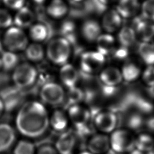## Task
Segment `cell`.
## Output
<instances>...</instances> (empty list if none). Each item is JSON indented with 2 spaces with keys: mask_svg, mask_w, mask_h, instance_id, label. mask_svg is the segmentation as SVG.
Here are the masks:
<instances>
[{
  "mask_svg": "<svg viewBox=\"0 0 154 154\" xmlns=\"http://www.w3.org/2000/svg\"><path fill=\"white\" fill-rule=\"evenodd\" d=\"M17 130L28 138L43 135L49 126V115L44 104L31 100L22 104L16 117Z\"/></svg>",
  "mask_w": 154,
  "mask_h": 154,
  "instance_id": "6da1fadb",
  "label": "cell"
},
{
  "mask_svg": "<svg viewBox=\"0 0 154 154\" xmlns=\"http://www.w3.org/2000/svg\"><path fill=\"white\" fill-rule=\"evenodd\" d=\"M140 11L144 19L154 23V0H144Z\"/></svg>",
  "mask_w": 154,
  "mask_h": 154,
  "instance_id": "1f68e13d",
  "label": "cell"
},
{
  "mask_svg": "<svg viewBox=\"0 0 154 154\" xmlns=\"http://www.w3.org/2000/svg\"><path fill=\"white\" fill-rule=\"evenodd\" d=\"M72 1H73V2H82L84 0H72Z\"/></svg>",
  "mask_w": 154,
  "mask_h": 154,
  "instance_id": "f6af8a7d",
  "label": "cell"
},
{
  "mask_svg": "<svg viewBox=\"0 0 154 154\" xmlns=\"http://www.w3.org/2000/svg\"><path fill=\"white\" fill-rule=\"evenodd\" d=\"M35 154H59L55 146L49 144H45L40 146L37 150Z\"/></svg>",
  "mask_w": 154,
  "mask_h": 154,
  "instance_id": "d590c367",
  "label": "cell"
},
{
  "mask_svg": "<svg viewBox=\"0 0 154 154\" xmlns=\"http://www.w3.org/2000/svg\"><path fill=\"white\" fill-rule=\"evenodd\" d=\"M98 2L103 6H107L111 4L114 0H97Z\"/></svg>",
  "mask_w": 154,
  "mask_h": 154,
  "instance_id": "74e56055",
  "label": "cell"
},
{
  "mask_svg": "<svg viewBox=\"0 0 154 154\" xmlns=\"http://www.w3.org/2000/svg\"><path fill=\"white\" fill-rule=\"evenodd\" d=\"M138 54L147 66H154V44L151 42H141L138 48Z\"/></svg>",
  "mask_w": 154,
  "mask_h": 154,
  "instance_id": "4316f807",
  "label": "cell"
},
{
  "mask_svg": "<svg viewBox=\"0 0 154 154\" xmlns=\"http://www.w3.org/2000/svg\"><path fill=\"white\" fill-rule=\"evenodd\" d=\"M40 96L44 103L56 106L64 101L66 93L61 85L54 81H49L41 87Z\"/></svg>",
  "mask_w": 154,
  "mask_h": 154,
  "instance_id": "52a82bcc",
  "label": "cell"
},
{
  "mask_svg": "<svg viewBox=\"0 0 154 154\" xmlns=\"http://www.w3.org/2000/svg\"><path fill=\"white\" fill-rule=\"evenodd\" d=\"M13 23V17L5 9L0 8V28H10Z\"/></svg>",
  "mask_w": 154,
  "mask_h": 154,
  "instance_id": "e575fe53",
  "label": "cell"
},
{
  "mask_svg": "<svg viewBox=\"0 0 154 154\" xmlns=\"http://www.w3.org/2000/svg\"><path fill=\"white\" fill-rule=\"evenodd\" d=\"M2 2L7 7L17 11L24 7L25 0H2Z\"/></svg>",
  "mask_w": 154,
  "mask_h": 154,
  "instance_id": "8d00e7d4",
  "label": "cell"
},
{
  "mask_svg": "<svg viewBox=\"0 0 154 154\" xmlns=\"http://www.w3.org/2000/svg\"><path fill=\"white\" fill-rule=\"evenodd\" d=\"M15 131L7 123H0V153L7 151L14 144Z\"/></svg>",
  "mask_w": 154,
  "mask_h": 154,
  "instance_id": "ac0fdd59",
  "label": "cell"
},
{
  "mask_svg": "<svg viewBox=\"0 0 154 154\" xmlns=\"http://www.w3.org/2000/svg\"><path fill=\"white\" fill-rule=\"evenodd\" d=\"M137 39L141 42H149L154 38V23L146 19L139 21L135 28Z\"/></svg>",
  "mask_w": 154,
  "mask_h": 154,
  "instance_id": "44dd1931",
  "label": "cell"
},
{
  "mask_svg": "<svg viewBox=\"0 0 154 154\" xmlns=\"http://www.w3.org/2000/svg\"><path fill=\"white\" fill-rule=\"evenodd\" d=\"M94 127L100 133L111 134L117 128L118 118L111 111H102L97 112L93 120Z\"/></svg>",
  "mask_w": 154,
  "mask_h": 154,
  "instance_id": "ba28073f",
  "label": "cell"
},
{
  "mask_svg": "<svg viewBox=\"0 0 154 154\" xmlns=\"http://www.w3.org/2000/svg\"><path fill=\"white\" fill-rule=\"evenodd\" d=\"M69 121L78 129H82L88 123L91 114L88 109L81 104L69 106L67 112Z\"/></svg>",
  "mask_w": 154,
  "mask_h": 154,
  "instance_id": "30bf717a",
  "label": "cell"
},
{
  "mask_svg": "<svg viewBox=\"0 0 154 154\" xmlns=\"http://www.w3.org/2000/svg\"><path fill=\"white\" fill-rule=\"evenodd\" d=\"M109 141L115 153H128L135 149V137L126 129H116L111 134Z\"/></svg>",
  "mask_w": 154,
  "mask_h": 154,
  "instance_id": "3957f363",
  "label": "cell"
},
{
  "mask_svg": "<svg viewBox=\"0 0 154 154\" xmlns=\"http://www.w3.org/2000/svg\"><path fill=\"white\" fill-rule=\"evenodd\" d=\"M0 98L4 103L5 111H12L20 105L23 98L22 89L14 85H7L0 90Z\"/></svg>",
  "mask_w": 154,
  "mask_h": 154,
  "instance_id": "9c48e42d",
  "label": "cell"
},
{
  "mask_svg": "<svg viewBox=\"0 0 154 154\" xmlns=\"http://www.w3.org/2000/svg\"><path fill=\"white\" fill-rule=\"evenodd\" d=\"M123 81L128 82H132L141 75L140 67L134 62L127 61L123 64L120 69Z\"/></svg>",
  "mask_w": 154,
  "mask_h": 154,
  "instance_id": "d4e9b609",
  "label": "cell"
},
{
  "mask_svg": "<svg viewBox=\"0 0 154 154\" xmlns=\"http://www.w3.org/2000/svg\"><path fill=\"white\" fill-rule=\"evenodd\" d=\"M137 40L134 28L129 26H123L117 31V41L120 46L129 48L133 46Z\"/></svg>",
  "mask_w": 154,
  "mask_h": 154,
  "instance_id": "cb8c5ba5",
  "label": "cell"
},
{
  "mask_svg": "<svg viewBox=\"0 0 154 154\" xmlns=\"http://www.w3.org/2000/svg\"><path fill=\"white\" fill-rule=\"evenodd\" d=\"M11 78L14 85L22 90L30 87L35 82L38 78V72L31 64L23 63L13 70Z\"/></svg>",
  "mask_w": 154,
  "mask_h": 154,
  "instance_id": "277c9868",
  "label": "cell"
},
{
  "mask_svg": "<svg viewBox=\"0 0 154 154\" xmlns=\"http://www.w3.org/2000/svg\"><path fill=\"white\" fill-rule=\"evenodd\" d=\"M102 30L100 22L93 18L85 19L81 26V35L88 42L95 43L102 34Z\"/></svg>",
  "mask_w": 154,
  "mask_h": 154,
  "instance_id": "5bb4252c",
  "label": "cell"
},
{
  "mask_svg": "<svg viewBox=\"0 0 154 154\" xmlns=\"http://www.w3.org/2000/svg\"><path fill=\"white\" fill-rule=\"evenodd\" d=\"M87 147L93 154H104L111 149L109 137L100 132L93 134L89 138Z\"/></svg>",
  "mask_w": 154,
  "mask_h": 154,
  "instance_id": "8fae6325",
  "label": "cell"
},
{
  "mask_svg": "<svg viewBox=\"0 0 154 154\" xmlns=\"http://www.w3.org/2000/svg\"><path fill=\"white\" fill-rule=\"evenodd\" d=\"M35 152L34 143L26 140L17 142L13 150V154H35Z\"/></svg>",
  "mask_w": 154,
  "mask_h": 154,
  "instance_id": "4dcf8cb0",
  "label": "cell"
},
{
  "mask_svg": "<svg viewBox=\"0 0 154 154\" xmlns=\"http://www.w3.org/2000/svg\"><path fill=\"white\" fill-rule=\"evenodd\" d=\"M66 97H67L70 105L78 104L84 98V93L82 90L75 86L70 88H68V91Z\"/></svg>",
  "mask_w": 154,
  "mask_h": 154,
  "instance_id": "d6a6232c",
  "label": "cell"
},
{
  "mask_svg": "<svg viewBox=\"0 0 154 154\" xmlns=\"http://www.w3.org/2000/svg\"><path fill=\"white\" fill-rule=\"evenodd\" d=\"M154 147V138L149 134L141 133L135 137V148L141 152L147 153Z\"/></svg>",
  "mask_w": 154,
  "mask_h": 154,
  "instance_id": "f1b7e54d",
  "label": "cell"
},
{
  "mask_svg": "<svg viewBox=\"0 0 154 154\" xmlns=\"http://www.w3.org/2000/svg\"><path fill=\"white\" fill-rule=\"evenodd\" d=\"M4 45H3V43L0 40V54H2L4 52Z\"/></svg>",
  "mask_w": 154,
  "mask_h": 154,
  "instance_id": "b9f144b4",
  "label": "cell"
},
{
  "mask_svg": "<svg viewBox=\"0 0 154 154\" xmlns=\"http://www.w3.org/2000/svg\"><path fill=\"white\" fill-rule=\"evenodd\" d=\"M35 14L28 7H23L17 11L13 17V23L21 29L29 28L34 23Z\"/></svg>",
  "mask_w": 154,
  "mask_h": 154,
  "instance_id": "ffe728a7",
  "label": "cell"
},
{
  "mask_svg": "<svg viewBox=\"0 0 154 154\" xmlns=\"http://www.w3.org/2000/svg\"><path fill=\"white\" fill-rule=\"evenodd\" d=\"M48 15L54 19L63 18L68 13V5L64 0H51L46 9Z\"/></svg>",
  "mask_w": 154,
  "mask_h": 154,
  "instance_id": "603a6c76",
  "label": "cell"
},
{
  "mask_svg": "<svg viewBox=\"0 0 154 154\" xmlns=\"http://www.w3.org/2000/svg\"><path fill=\"white\" fill-rule=\"evenodd\" d=\"M2 63V68L5 71L14 70L19 65V57L14 52L6 51L0 57Z\"/></svg>",
  "mask_w": 154,
  "mask_h": 154,
  "instance_id": "f546056e",
  "label": "cell"
},
{
  "mask_svg": "<svg viewBox=\"0 0 154 154\" xmlns=\"http://www.w3.org/2000/svg\"><path fill=\"white\" fill-rule=\"evenodd\" d=\"M25 52L27 59L34 63L42 61L46 56L45 49L40 43L36 42L28 44Z\"/></svg>",
  "mask_w": 154,
  "mask_h": 154,
  "instance_id": "484cf974",
  "label": "cell"
},
{
  "mask_svg": "<svg viewBox=\"0 0 154 154\" xmlns=\"http://www.w3.org/2000/svg\"><path fill=\"white\" fill-rule=\"evenodd\" d=\"M76 142V136L72 131H64L57 139L55 147L59 154H72Z\"/></svg>",
  "mask_w": 154,
  "mask_h": 154,
  "instance_id": "9a60e30c",
  "label": "cell"
},
{
  "mask_svg": "<svg viewBox=\"0 0 154 154\" xmlns=\"http://www.w3.org/2000/svg\"><path fill=\"white\" fill-rule=\"evenodd\" d=\"M45 52L46 57L52 64L61 66L68 63L72 54V47L66 38L57 37L49 42Z\"/></svg>",
  "mask_w": 154,
  "mask_h": 154,
  "instance_id": "7a4b0ae2",
  "label": "cell"
},
{
  "mask_svg": "<svg viewBox=\"0 0 154 154\" xmlns=\"http://www.w3.org/2000/svg\"><path fill=\"white\" fill-rule=\"evenodd\" d=\"M3 45L7 51H25L28 45V38L23 30L17 26H11L4 35Z\"/></svg>",
  "mask_w": 154,
  "mask_h": 154,
  "instance_id": "8992f818",
  "label": "cell"
},
{
  "mask_svg": "<svg viewBox=\"0 0 154 154\" xmlns=\"http://www.w3.org/2000/svg\"><path fill=\"white\" fill-rule=\"evenodd\" d=\"M69 122L67 112L60 109H55L49 116V126L57 132L66 131Z\"/></svg>",
  "mask_w": 154,
  "mask_h": 154,
  "instance_id": "d6986e66",
  "label": "cell"
},
{
  "mask_svg": "<svg viewBox=\"0 0 154 154\" xmlns=\"http://www.w3.org/2000/svg\"><path fill=\"white\" fill-rule=\"evenodd\" d=\"M96 51L105 57L112 54L116 49V40L111 34L102 33L96 41Z\"/></svg>",
  "mask_w": 154,
  "mask_h": 154,
  "instance_id": "7402d4cb",
  "label": "cell"
},
{
  "mask_svg": "<svg viewBox=\"0 0 154 154\" xmlns=\"http://www.w3.org/2000/svg\"><path fill=\"white\" fill-rule=\"evenodd\" d=\"M147 93L149 95L152 97L154 98V85L150 86V87H147Z\"/></svg>",
  "mask_w": 154,
  "mask_h": 154,
  "instance_id": "f35d334b",
  "label": "cell"
},
{
  "mask_svg": "<svg viewBox=\"0 0 154 154\" xmlns=\"http://www.w3.org/2000/svg\"><path fill=\"white\" fill-rule=\"evenodd\" d=\"M4 111H5L4 105V103L2 102V100L0 98V116L2 115V114L4 112Z\"/></svg>",
  "mask_w": 154,
  "mask_h": 154,
  "instance_id": "ab89813d",
  "label": "cell"
},
{
  "mask_svg": "<svg viewBox=\"0 0 154 154\" xmlns=\"http://www.w3.org/2000/svg\"><path fill=\"white\" fill-rule=\"evenodd\" d=\"M141 76L147 87L154 85V66H147L142 72Z\"/></svg>",
  "mask_w": 154,
  "mask_h": 154,
  "instance_id": "836d02e7",
  "label": "cell"
},
{
  "mask_svg": "<svg viewBox=\"0 0 154 154\" xmlns=\"http://www.w3.org/2000/svg\"><path fill=\"white\" fill-rule=\"evenodd\" d=\"M100 81L108 88H114L123 81L120 69L115 66L104 67L99 73Z\"/></svg>",
  "mask_w": 154,
  "mask_h": 154,
  "instance_id": "4fadbf2b",
  "label": "cell"
},
{
  "mask_svg": "<svg viewBox=\"0 0 154 154\" xmlns=\"http://www.w3.org/2000/svg\"><path fill=\"white\" fill-rule=\"evenodd\" d=\"M105 57L97 51H87L79 59V67L82 72L88 75L99 73L105 67Z\"/></svg>",
  "mask_w": 154,
  "mask_h": 154,
  "instance_id": "5b68a950",
  "label": "cell"
},
{
  "mask_svg": "<svg viewBox=\"0 0 154 154\" xmlns=\"http://www.w3.org/2000/svg\"><path fill=\"white\" fill-rule=\"evenodd\" d=\"M115 154H128V153H115Z\"/></svg>",
  "mask_w": 154,
  "mask_h": 154,
  "instance_id": "bcb514c9",
  "label": "cell"
},
{
  "mask_svg": "<svg viewBox=\"0 0 154 154\" xmlns=\"http://www.w3.org/2000/svg\"><path fill=\"white\" fill-rule=\"evenodd\" d=\"M32 2H34L35 4L38 5H41L44 4L47 0H31Z\"/></svg>",
  "mask_w": 154,
  "mask_h": 154,
  "instance_id": "60d3db41",
  "label": "cell"
},
{
  "mask_svg": "<svg viewBox=\"0 0 154 154\" xmlns=\"http://www.w3.org/2000/svg\"><path fill=\"white\" fill-rule=\"evenodd\" d=\"M116 10L122 19H131L141 10V4L139 0H119Z\"/></svg>",
  "mask_w": 154,
  "mask_h": 154,
  "instance_id": "e0dca14e",
  "label": "cell"
},
{
  "mask_svg": "<svg viewBox=\"0 0 154 154\" xmlns=\"http://www.w3.org/2000/svg\"><path fill=\"white\" fill-rule=\"evenodd\" d=\"M100 25L105 32L112 34L122 27V17L115 9H109L103 14Z\"/></svg>",
  "mask_w": 154,
  "mask_h": 154,
  "instance_id": "7c38bea8",
  "label": "cell"
},
{
  "mask_svg": "<svg viewBox=\"0 0 154 154\" xmlns=\"http://www.w3.org/2000/svg\"><path fill=\"white\" fill-rule=\"evenodd\" d=\"M59 78L61 83L67 88L76 86L79 79V73L76 68L70 63H66L61 66Z\"/></svg>",
  "mask_w": 154,
  "mask_h": 154,
  "instance_id": "2e32d148",
  "label": "cell"
},
{
  "mask_svg": "<svg viewBox=\"0 0 154 154\" xmlns=\"http://www.w3.org/2000/svg\"><path fill=\"white\" fill-rule=\"evenodd\" d=\"M29 28V37L34 42L40 43L46 40L48 37V28L47 26L43 23H34Z\"/></svg>",
  "mask_w": 154,
  "mask_h": 154,
  "instance_id": "83f0119b",
  "label": "cell"
},
{
  "mask_svg": "<svg viewBox=\"0 0 154 154\" xmlns=\"http://www.w3.org/2000/svg\"><path fill=\"white\" fill-rule=\"evenodd\" d=\"M147 154H154V147L151 150H150L149 152H147Z\"/></svg>",
  "mask_w": 154,
  "mask_h": 154,
  "instance_id": "ee69618b",
  "label": "cell"
},
{
  "mask_svg": "<svg viewBox=\"0 0 154 154\" xmlns=\"http://www.w3.org/2000/svg\"><path fill=\"white\" fill-rule=\"evenodd\" d=\"M2 68V63H1V60L0 58V69Z\"/></svg>",
  "mask_w": 154,
  "mask_h": 154,
  "instance_id": "7dc6e473",
  "label": "cell"
},
{
  "mask_svg": "<svg viewBox=\"0 0 154 154\" xmlns=\"http://www.w3.org/2000/svg\"><path fill=\"white\" fill-rule=\"evenodd\" d=\"M78 154H93V153H91V152H88V150H86V151L81 152H80V153H78Z\"/></svg>",
  "mask_w": 154,
  "mask_h": 154,
  "instance_id": "7bdbcfd3",
  "label": "cell"
}]
</instances>
